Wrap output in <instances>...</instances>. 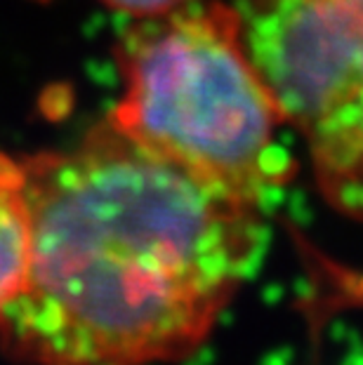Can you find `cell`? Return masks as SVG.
Listing matches in <instances>:
<instances>
[{"mask_svg": "<svg viewBox=\"0 0 363 365\" xmlns=\"http://www.w3.org/2000/svg\"><path fill=\"white\" fill-rule=\"evenodd\" d=\"M31 215L19 158L0 153V328L29 285Z\"/></svg>", "mask_w": 363, "mask_h": 365, "instance_id": "277c9868", "label": "cell"}, {"mask_svg": "<svg viewBox=\"0 0 363 365\" xmlns=\"http://www.w3.org/2000/svg\"><path fill=\"white\" fill-rule=\"evenodd\" d=\"M121 97L106 120L135 144L262 203L288 182L283 125L252 64L234 3L196 0L135 19L116 43Z\"/></svg>", "mask_w": 363, "mask_h": 365, "instance_id": "7a4b0ae2", "label": "cell"}, {"mask_svg": "<svg viewBox=\"0 0 363 365\" xmlns=\"http://www.w3.org/2000/svg\"><path fill=\"white\" fill-rule=\"evenodd\" d=\"M106 7L126 14V17L133 19H151V17H160V14L175 12L180 7H187L196 0H102Z\"/></svg>", "mask_w": 363, "mask_h": 365, "instance_id": "5b68a950", "label": "cell"}, {"mask_svg": "<svg viewBox=\"0 0 363 365\" xmlns=\"http://www.w3.org/2000/svg\"><path fill=\"white\" fill-rule=\"evenodd\" d=\"M41 3H48V0H41Z\"/></svg>", "mask_w": 363, "mask_h": 365, "instance_id": "8992f818", "label": "cell"}, {"mask_svg": "<svg viewBox=\"0 0 363 365\" xmlns=\"http://www.w3.org/2000/svg\"><path fill=\"white\" fill-rule=\"evenodd\" d=\"M283 125L328 205L363 222V0H234Z\"/></svg>", "mask_w": 363, "mask_h": 365, "instance_id": "3957f363", "label": "cell"}, {"mask_svg": "<svg viewBox=\"0 0 363 365\" xmlns=\"http://www.w3.org/2000/svg\"><path fill=\"white\" fill-rule=\"evenodd\" d=\"M31 274L0 346L26 365L187 359L267 250L262 203L99 123L71 149L19 158Z\"/></svg>", "mask_w": 363, "mask_h": 365, "instance_id": "6da1fadb", "label": "cell"}]
</instances>
